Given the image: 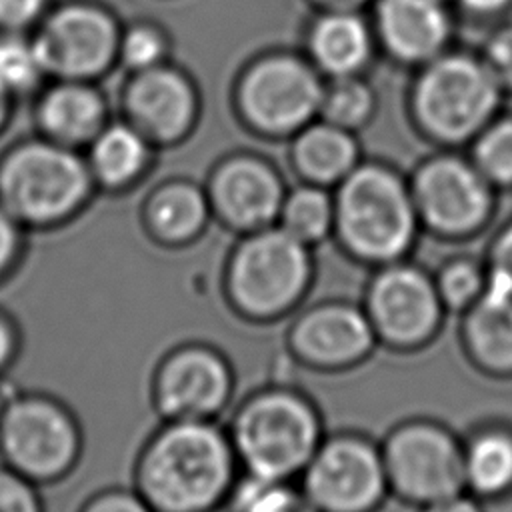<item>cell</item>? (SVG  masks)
Segmentation results:
<instances>
[{"instance_id":"obj_17","label":"cell","mask_w":512,"mask_h":512,"mask_svg":"<svg viewBox=\"0 0 512 512\" xmlns=\"http://www.w3.org/2000/svg\"><path fill=\"white\" fill-rule=\"evenodd\" d=\"M154 390L158 408L172 420H208L226 404L232 374L218 352L186 346L162 362Z\"/></svg>"},{"instance_id":"obj_37","label":"cell","mask_w":512,"mask_h":512,"mask_svg":"<svg viewBox=\"0 0 512 512\" xmlns=\"http://www.w3.org/2000/svg\"><path fill=\"white\" fill-rule=\"evenodd\" d=\"M486 286L512 294V222L506 224L492 242L486 268Z\"/></svg>"},{"instance_id":"obj_16","label":"cell","mask_w":512,"mask_h":512,"mask_svg":"<svg viewBox=\"0 0 512 512\" xmlns=\"http://www.w3.org/2000/svg\"><path fill=\"white\" fill-rule=\"evenodd\" d=\"M368 18L380 56L416 70L454 46L456 12L448 0H372Z\"/></svg>"},{"instance_id":"obj_10","label":"cell","mask_w":512,"mask_h":512,"mask_svg":"<svg viewBox=\"0 0 512 512\" xmlns=\"http://www.w3.org/2000/svg\"><path fill=\"white\" fill-rule=\"evenodd\" d=\"M420 222L442 236L480 230L494 210V186L470 156L438 148L422 158L408 178Z\"/></svg>"},{"instance_id":"obj_26","label":"cell","mask_w":512,"mask_h":512,"mask_svg":"<svg viewBox=\"0 0 512 512\" xmlns=\"http://www.w3.org/2000/svg\"><path fill=\"white\" fill-rule=\"evenodd\" d=\"M278 222L304 244L318 242L334 230V194L324 186L302 182L294 190H286Z\"/></svg>"},{"instance_id":"obj_22","label":"cell","mask_w":512,"mask_h":512,"mask_svg":"<svg viewBox=\"0 0 512 512\" xmlns=\"http://www.w3.org/2000/svg\"><path fill=\"white\" fill-rule=\"evenodd\" d=\"M156 146L124 118H112L82 150L98 190L122 192L136 186L150 170Z\"/></svg>"},{"instance_id":"obj_7","label":"cell","mask_w":512,"mask_h":512,"mask_svg":"<svg viewBox=\"0 0 512 512\" xmlns=\"http://www.w3.org/2000/svg\"><path fill=\"white\" fill-rule=\"evenodd\" d=\"M320 440L314 408L288 390L252 396L236 414L230 442L248 474L288 480L306 468Z\"/></svg>"},{"instance_id":"obj_32","label":"cell","mask_w":512,"mask_h":512,"mask_svg":"<svg viewBox=\"0 0 512 512\" xmlns=\"http://www.w3.org/2000/svg\"><path fill=\"white\" fill-rule=\"evenodd\" d=\"M434 282L444 306L468 308L486 286V270L482 272L474 262L458 258L444 266Z\"/></svg>"},{"instance_id":"obj_3","label":"cell","mask_w":512,"mask_h":512,"mask_svg":"<svg viewBox=\"0 0 512 512\" xmlns=\"http://www.w3.org/2000/svg\"><path fill=\"white\" fill-rule=\"evenodd\" d=\"M96 190L84 152L40 134L16 140L0 154V204L28 232L74 222Z\"/></svg>"},{"instance_id":"obj_2","label":"cell","mask_w":512,"mask_h":512,"mask_svg":"<svg viewBox=\"0 0 512 512\" xmlns=\"http://www.w3.org/2000/svg\"><path fill=\"white\" fill-rule=\"evenodd\" d=\"M506 94L478 50L452 46L412 70L406 90V116L426 142L458 150L504 108Z\"/></svg>"},{"instance_id":"obj_40","label":"cell","mask_w":512,"mask_h":512,"mask_svg":"<svg viewBox=\"0 0 512 512\" xmlns=\"http://www.w3.org/2000/svg\"><path fill=\"white\" fill-rule=\"evenodd\" d=\"M456 16H466L478 22L500 20L512 10V0H448Z\"/></svg>"},{"instance_id":"obj_31","label":"cell","mask_w":512,"mask_h":512,"mask_svg":"<svg viewBox=\"0 0 512 512\" xmlns=\"http://www.w3.org/2000/svg\"><path fill=\"white\" fill-rule=\"evenodd\" d=\"M234 512H318L304 492L288 480L248 474L232 492Z\"/></svg>"},{"instance_id":"obj_38","label":"cell","mask_w":512,"mask_h":512,"mask_svg":"<svg viewBox=\"0 0 512 512\" xmlns=\"http://www.w3.org/2000/svg\"><path fill=\"white\" fill-rule=\"evenodd\" d=\"M78 512H154L140 492L110 488L92 494Z\"/></svg>"},{"instance_id":"obj_25","label":"cell","mask_w":512,"mask_h":512,"mask_svg":"<svg viewBox=\"0 0 512 512\" xmlns=\"http://www.w3.org/2000/svg\"><path fill=\"white\" fill-rule=\"evenodd\" d=\"M466 484L482 496H500L512 488V432L488 428L464 448Z\"/></svg>"},{"instance_id":"obj_21","label":"cell","mask_w":512,"mask_h":512,"mask_svg":"<svg viewBox=\"0 0 512 512\" xmlns=\"http://www.w3.org/2000/svg\"><path fill=\"white\" fill-rule=\"evenodd\" d=\"M288 160L302 182L332 188L364 158L356 132L316 118L288 140Z\"/></svg>"},{"instance_id":"obj_34","label":"cell","mask_w":512,"mask_h":512,"mask_svg":"<svg viewBox=\"0 0 512 512\" xmlns=\"http://www.w3.org/2000/svg\"><path fill=\"white\" fill-rule=\"evenodd\" d=\"M40 488L0 464V512H46Z\"/></svg>"},{"instance_id":"obj_43","label":"cell","mask_w":512,"mask_h":512,"mask_svg":"<svg viewBox=\"0 0 512 512\" xmlns=\"http://www.w3.org/2000/svg\"><path fill=\"white\" fill-rule=\"evenodd\" d=\"M14 106H16V98L4 86H0V136L8 130L14 118Z\"/></svg>"},{"instance_id":"obj_15","label":"cell","mask_w":512,"mask_h":512,"mask_svg":"<svg viewBox=\"0 0 512 512\" xmlns=\"http://www.w3.org/2000/svg\"><path fill=\"white\" fill-rule=\"evenodd\" d=\"M442 300L436 282L416 266L390 262L368 286L366 314L376 336L394 346H418L440 322Z\"/></svg>"},{"instance_id":"obj_14","label":"cell","mask_w":512,"mask_h":512,"mask_svg":"<svg viewBox=\"0 0 512 512\" xmlns=\"http://www.w3.org/2000/svg\"><path fill=\"white\" fill-rule=\"evenodd\" d=\"M206 194L212 212L222 222L236 230L254 232L278 222L286 186L268 158L240 150L214 164Z\"/></svg>"},{"instance_id":"obj_39","label":"cell","mask_w":512,"mask_h":512,"mask_svg":"<svg viewBox=\"0 0 512 512\" xmlns=\"http://www.w3.org/2000/svg\"><path fill=\"white\" fill-rule=\"evenodd\" d=\"M22 352V328L12 312L0 306V376H6Z\"/></svg>"},{"instance_id":"obj_23","label":"cell","mask_w":512,"mask_h":512,"mask_svg":"<svg viewBox=\"0 0 512 512\" xmlns=\"http://www.w3.org/2000/svg\"><path fill=\"white\" fill-rule=\"evenodd\" d=\"M464 342L478 366L492 374H512V294L484 286L468 306Z\"/></svg>"},{"instance_id":"obj_35","label":"cell","mask_w":512,"mask_h":512,"mask_svg":"<svg viewBox=\"0 0 512 512\" xmlns=\"http://www.w3.org/2000/svg\"><path fill=\"white\" fill-rule=\"evenodd\" d=\"M28 230L0 204V284L22 266L28 250Z\"/></svg>"},{"instance_id":"obj_8","label":"cell","mask_w":512,"mask_h":512,"mask_svg":"<svg viewBox=\"0 0 512 512\" xmlns=\"http://www.w3.org/2000/svg\"><path fill=\"white\" fill-rule=\"evenodd\" d=\"M122 20L102 0L54 2L30 32L48 80L100 82L118 68Z\"/></svg>"},{"instance_id":"obj_9","label":"cell","mask_w":512,"mask_h":512,"mask_svg":"<svg viewBox=\"0 0 512 512\" xmlns=\"http://www.w3.org/2000/svg\"><path fill=\"white\" fill-rule=\"evenodd\" d=\"M312 274L308 244L282 226L248 232L228 262L230 300L252 318H272L302 298Z\"/></svg>"},{"instance_id":"obj_20","label":"cell","mask_w":512,"mask_h":512,"mask_svg":"<svg viewBox=\"0 0 512 512\" xmlns=\"http://www.w3.org/2000/svg\"><path fill=\"white\" fill-rule=\"evenodd\" d=\"M302 54L326 80L366 76L380 56L366 10L312 12L302 32Z\"/></svg>"},{"instance_id":"obj_4","label":"cell","mask_w":512,"mask_h":512,"mask_svg":"<svg viewBox=\"0 0 512 512\" xmlns=\"http://www.w3.org/2000/svg\"><path fill=\"white\" fill-rule=\"evenodd\" d=\"M326 78L302 50L268 48L250 56L232 80L238 124L256 138L288 142L320 116Z\"/></svg>"},{"instance_id":"obj_11","label":"cell","mask_w":512,"mask_h":512,"mask_svg":"<svg viewBox=\"0 0 512 512\" xmlns=\"http://www.w3.org/2000/svg\"><path fill=\"white\" fill-rule=\"evenodd\" d=\"M120 118L140 130L158 150L186 142L202 118L196 78L174 60L126 74L118 92Z\"/></svg>"},{"instance_id":"obj_28","label":"cell","mask_w":512,"mask_h":512,"mask_svg":"<svg viewBox=\"0 0 512 512\" xmlns=\"http://www.w3.org/2000/svg\"><path fill=\"white\" fill-rule=\"evenodd\" d=\"M174 40L168 28L150 18L122 24L118 44V68L126 74L142 72L172 60Z\"/></svg>"},{"instance_id":"obj_30","label":"cell","mask_w":512,"mask_h":512,"mask_svg":"<svg viewBox=\"0 0 512 512\" xmlns=\"http://www.w3.org/2000/svg\"><path fill=\"white\" fill-rule=\"evenodd\" d=\"M46 80L30 34L0 30V86L18 100L36 94Z\"/></svg>"},{"instance_id":"obj_12","label":"cell","mask_w":512,"mask_h":512,"mask_svg":"<svg viewBox=\"0 0 512 512\" xmlns=\"http://www.w3.org/2000/svg\"><path fill=\"white\" fill-rule=\"evenodd\" d=\"M388 484L408 500L436 502L466 486L464 448L456 438L428 422L396 428L382 450Z\"/></svg>"},{"instance_id":"obj_19","label":"cell","mask_w":512,"mask_h":512,"mask_svg":"<svg viewBox=\"0 0 512 512\" xmlns=\"http://www.w3.org/2000/svg\"><path fill=\"white\" fill-rule=\"evenodd\" d=\"M290 340L302 360L322 368H342L370 352L376 332L366 310L344 302H328L302 314Z\"/></svg>"},{"instance_id":"obj_13","label":"cell","mask_w":512,"mask_h":512,"mask_svg":"<svg viewBox=\"0 0 512 512\" xmlns=\"http://www.w3.org/2000/svg\"><path fill=\"white\" fill-rule=\"evenodd\" d=\"M386 486L382 452L354 436L318 446L304 468V494L322 512H368Z\"/></svg>"},{"instance_id":"obj_27","label":"cell","mask_w":512,"mask_h":512,"mask_svg":"<svg viewBox=\"0 0 512 512\" xmlns=\"http://www.w3.org/2000/svg\"><path fill=\"white\" fill-rule=\"evenodd\" d=\"M376 112L378 92L366 76L326 80L318 118L358 134L372 124Z\"/></svg>"},{"instance_id":"obj_18","label":"cell","mask_w":512,"mask_h":512,"mask_svg":"<svg viewBox=\"0 0 512 512\" xmlns=\"http://www.w3.org/2000/svg\"><path fill=\"white\" fill-rule=\"evenodd\" d=\"M34 96L36 134L74 150H84L112 120L110 100L98 82L50 80Z\"/></svg>"},{"instance_id":"obj_42","label":"cell","mask_w":512,"mask_h":512,"mask_svg":"<svg viewBox=\"0 0 512 512\" xmlns=\"http://www.w3.org/2000/svg\"><path fill=\"white\" fill-rule=\"evenodd\" d=\"M312 12H346V10H368L372 0H304Z\"/></svg>"},{"instance_id":"obj_5","label":"cell","mask_w":512,"mask_h":512,"mask_svg":"<svg viewBox=\"0 0 512 512\" xmlns=\"http://www.w3.org/2000/svg\"><path fill=\"white\" fill-rule=\"evenodd\" d=\"M334 188V230L352 254L390 264L412 246L420 218L394 166L362 160Z\"/></svg>"},{"instance_id":"obj_1","label":"cell","mask_w":512,"mask_h":512,"mask_svg":"<svg viewBox=\"0 0 512 512\" xmlns=\"http://www.w3.org/2000/svg\"><path fill=\"white\" fill-rule=\"evenodd\" d=\"M234 446L208 420H172L144 448L138 492L154 512H206L232 486Z\"/></svg>"},{"instance_id":"obj_44","label":"cell","mask_w":512,"mask_h":512,"mask_svg":"<svg viewBox=\"0 0 512 512\" xmlns=\"http://www.w3.org/2000/svg\"><path fill=\"white\" fill-rule=\"evenodd\" d=\"M18 392V386L12 384V380L6 376H0V414L4 412V408L8 406V402L12 400V396Z\"/></svg>"},{"instance_id":"obj_36","label":"cell","mask_w":512,"mask_h":512,"mask_svg":"<svg viewBox=\"0 0 512 512\" xmlns=\"http://www.w3.org/2000/svg\"><path fill=\"white\" fill-rule=\"evenodd\" d=\"M54 0H0V30L30 34Z\"/></svg>"},{"instance_id":"obj_6","label":"cell","mask_w":512,"mask_h":512,"mask_svg":"<svg viewBox=\"0 0 512 512\" xmlns=\"http://www.w3.org/2000/svg\"><path fill=\"white\" fill-rule=\"evenodd\" d=\"M84 448L74 410L44 390H22L0 414V464L38 486L72 474Z\"/></svg>"},{"instance_id":"obj_29","label":"cell","mask_w":512,"mask_h":512,"mask_svg":"<svg viewBox=\"0 0 512 512\" xmlns=\"http://www.w3.org/2000/svg\"><path fill=\"white\" fill-rule=\"evenodd\" d=\"M468 156L498 190L512 188V112H500L468 144Z\"/></svg>"},{"instance_id":"obj_24","label":"cell","mask_w":512,"mask_h":512,"mask_svg":"<svg viewBox=\"0 0 512 512\" xmlns=\"http://www.w3.org/2000/svg\"><path fill=\"white\" fill-rule=\"evenodd\" d=\"M212 214L206 188L172 178L158 184L144 202V222L154 238L186 242L198 236Z\"/></svg>"},{"instance_id":"obj_33","label":"cell","mask_w":512,"mask_h":512,"mask_svg":"<svg viewBox=\"0 0 512 512\" xmlns=\"http://www.w3.org/2000/svg\"><path fill=\"white\" fill-rule=\"evenodd\" d=\"M478 54L506 98L512 96V22H498L492 26L486 32Z\"/></svg>"},{"instance_id":"obj_41","label":"cell","mask_w":512,"mask_h":512,"mask_svg":"<svg viewBox=\"0 0 512 512\" xmlns=\"http://www.w3.org/2000/svg\"><path fill=\"white\" fill-rule=\"evenodd\" d=\"M424 512H482V508L472 498H466L460 492V494L426 504Z\"/></svg>"}]
</instances>
